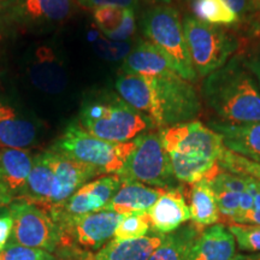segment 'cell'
I'll return each mask as SVG.
<instances>
[{
  "label": "cell",
  "mask_w": 260,
  "mask_h": 260,
  "mask_svg": "<svg viewBox=\"0 0 260 260\" xmlns=\"http://www.w3.org/2000/svg\"><path fill=\"white\" fill-rule=\"evenodd\" d=\"M210 126L222 136L229 151L260 164V122L252 124L211 122Z\"/></svg>",
  "instance_id": "obj_18"
},
{
  "label": "cell",
  "mask_w": 260,
  "mask_h": 260,
  "mask_svg": "<svg viewBox=\"0 0 260 260\" xmlns=\"http://www.w3.org/2000/svg\"><path fill=\"white\" fill-rule=\"evenodd\" d=\"M32 165L27 149L0 148V206L21 200Z\"/></svg>",
  "instance_id": "obj_13"
},
{
  "label": "cell",
  "mask_w": 260,
  "mask_h": 260,
  "mask_svg": "<svg viewBox=\"0 0 260 260\" xmlns=\"http://www.w3.org/2000/svg\"><path fill=\"white\" fill-rule=\"evenodd\" d=\"M160 106L164 128L191 122L200 112V100L189 81L176 71L164 76L149 77Z\"/></svg>",
  "instance_id": "obj_10"
},
{
  "label": "cell",
  "mask_w": 260,
  "mask_h": 260,
  "mask_svg": "<svg viewBox=\"0 0 260 260\" xmlns=\"http://www.w3.org/2000/svg\"><path fill=\"white\" fill-rule=\"evenodd\" d=\"M63 258L57 260H93L92 253H73L64 251Z\"/></svg>",
  "instance_id": "obj_39"
},
{
  "label": "cell",
  "mask_w": 260,
  "mask_h": 260,
  "mask_svg": "<svg viewBox=\"0 0 260 260\" xmlns=\"http://www.w3.org/2000/svg\"><path fill=\"white\" fill-rule=\"evenodd\" d=\"M237 260H260V253H251V254H239Z\"/></svg>",
  "instance_id": "obj_40"
},
{
  "label": "cell",
  "mask_w": 260,
  "mask_h": 260,
  "mask_svg": "<svg viewBox=\"0 0 260 260\" xmlns=\"http://www.w3.org/2000/svg\"><path fill=\"white\" fill-rule=\"evenodd\" d=\"M121 184L117 175H103L81 187L61 206L48 214L57 220L104 211Z\"/></svg>",
  "instance_id": "obj_11"
},
{
  "label": "cell",
  "mask_w": 260,
  "mask_h": 260,
  "mask_svg": "<svg viewBox=\"0 0 260 260\" xmlns=\"http://www.w3.org/2000/svg\"><path fill=\"white\" fill-rule=\"evenodd\" d=\"M52 151H53V182H52L51 197L46 210L47 213L61 206L75 191L79 190L93 178L100 176L99 171L94 168L58 153L54 149Z\"/></svg>",
  "instance_id": "obj_12"
},
{
  "label": "cell",
  "mask_w": 260,
  "mask_h": 260,
  "mask_svg": "<svg viewBox=\"0 0 260 260\" xmlns=\"http://www.w3.org/2000/svg\"><path fill=\"white\" fill-rule=\"evenodd\" d=\"M79 4L83 8L95 10L103 6H116V8L133 9L138 4V0H79Z\"/></svg>",
  "instance_id": "obj_35"
},
{
  "label": "cell",
  "mask_w": 260,
  "mask_h": 260,
  "mask_svg": "<svg viewBox=\"0 0 260 260\" xmlns=\"http://www.w3.org/2000/svg\"><path fill=\"white\" fill-rule=\"evenodd\" d=\"M12 228H14V220L10 211L0 213V251L9 245L12 236Z\"/></svg>",
  "instance_id": "obj_36"
},
{
  "label": "cell",
  "mask_w": 260,
  "mask_h": 260,
  "mask_svg": "<svg viewBox=\"0 0 260 260\" xmlns=\"http://www.w3.org/2000/svg\"><path fill=\"white\" fill-rule=\"evenodd\" d=\"M38 124L0 94V145L6 148L27 149L37 144Z\"/></svg>",
  "instance_id": "obj_15"
},
{
  "label": "cell",
  "mask_w": 260,
  "mask_h": 260,
  "mask_svg": "<svg viewBox=\"0 0 260 260\" xmlns=\"http://www.w3.org/2000/svg\"><path fill=\"white\" fill-rule=\"evenodd\" d=\"M159 2H161V3H165V4H169V3H170L171 0H159Z\"/></svg>",
  "instance_id": "obj_43"
},
{
  "label": "cell",
  "mask_w": 260,
  "mask_h": 260,
  "mask_svg": "<svg viewBox=\"0 0 260 260\" xmlns=\"http://www.w3.org/2000/svg\"><path fill=\"white\" fill-rule=\"evenodd\" d=\"M189 201L190 219L195 226L203 229L218 223L220 218L218 205L209 180H203L193 184Z\"/></svg>",
  "instance_id": "obj_27"
},
{
  "label": "cell",
  "mask_w": 260,
  "mask_h": 260,
  "mask_svg": "<svg viewBox=\"0 0 260 260\" xmlns=\"http://www.w3.org/2000/svg\"><path fill=\"white\" fill-rule=\"evenodd\" d=\"M9 211L14 220L10 242L52 254L59 248V229L46 211L23 201L11 204Z\"/></svg>",
  "instance_id": "obj_9"
},
{
  "label": "cell",
  "mask_w": 260,
  "mask_h": 260,
  "mask_svg": "<svg viewBox=\"0 0 260 260\" xmlns=\"http://www.w3.org/2000/svg\"><path fill=\"white\" fill-rule=\"evenodd\" d=\"M134 141V151L116 174L122 183L138 182L164 190L178 188V181L172 172L170 159L159 133H142Z\"/></svg>",
  "instance_id": "obj_4"
},
{
  "label": "cell",
  "mask_w": 260,
  "mask_h": 260,
  "mask_svg": "<svg viewBox=\"0 0 260 260\" xmlns=\"http://www.w3.org/2000/svg\"><path fill=\"white\" fill-rule=\"evenodd\" d=\"M233 234L240 249L251 253H260V226L230 224L228 228Z\"/></svg>",
  "instance_id": "obj_32"
},
{
  "label": "cell",
  "mask_w": 260,
  "mask_h": 260,
  "mask_svg": "<svg viewBox=\"0 0 260 260\" xmlns=\"http://www.w3.org/2000/svg\"><path fill=\"white\" fill-rule=\"evenodd\" d=\"M210 184L216 195L219 214L235 224L239 218L243 193L247 188L246 177L220 170L210 180Z\"/></svg>",
  "instance_id": "obj_21"
},
{
  "label": "cell",
  "mask_w": 260,
  "mask_h": 260,
  "mask_svg": "<svg viewBox=\"0 0 260 260\" xmlns=\"http://www.w3.org/2000/svg\"><path fill=\"white\" fill-rule=\"evenodd\" d=\"M218 165L224 171L240 175V176L254 178V180L260 182L259 162L249 160V159L242 157V155H239L229 151L228 148L224 151L222 157H220Z\"/></svg>",
  "instance_id": "obj_31"
},
{
  "label": "cell",
  "mask_w": 260,
  "mask_h": 260,
  "mask_svg": "<svg viewBox=\"0 0 260 260\" xmlns=\"http://www.w3.org/2000/svg\"><path fill=\"white\" fill-rule=\"evenodd\" d=\"M252 8L260 10V0H252Z\"/></svg>",
  "instance_id": "obj_41"
},
{
  "label": "cell",
  "mask_w": 260,
  "mask_h": 260,
  "mask_svg": "<svg viewBox=\"0 0 260 260\" xmlns=\"http://www.w3.org/2000/svg\"><path fill=\"white\" fill-rule=\"evenodd\" d=\"M183 29L195 73L203 77L225 65L239 47L236 39L224 29L195 17L187 16Z\"/></svg>",
  "instance_id": "obj_6"
},
{
  "label": "cell",
  "mask_w": 260,
  "mask_h": 260,
  "mask_svg": "<svg viewBox=\"0 0 260 260\" xmlns=\"http://www.w3.org/2000/svg\"><path fill=\"white\" fill-rule=\"evenodd\" d=\"M142 30L147 40L168 57L182 79L189 82L197 80V73L188 51L183 22L177 10L167 5L148 10L142 18Z\"/></svg>",
  "instance_id": "obj_5"
},
{
  "label": "cell",
  "mask_w": 260,
  "mask_h": 260,
  "mask_svg": "<svg viewBox=\"0 0 260 260\" xmlns=\"http://www.w3.org/2000/svg\"><path fill=\"white\" fill-rule=\"evenodd\" d=\"M152 232L168 235L190 219V211L180 188L165 190L148 211Z\"/></svg>",
  "instance_id": "obj_16"
},
{
  "label": "cell",
  "mask_w": 260,
  "mask_h": 260,
  "mask_svg": "<svg viewBox=\"0 0 260 260\" xmlns=\"http://www.w3.org/2000/svg\"><path fill=\"white\" fill-rule=\"evenodd\" d=\"M151 232L148 213H132L122 216L117 224L113 241H128L144 237Z\"/></svg>",
  "instance_id": "obj_30"
},
{
  "label": "cell",
  "mask_w": 260,
  "mask_h": 260,
  "mask_svg": "<svg viewBox=\"0 0 260 260\" xmlns=\"http://www.w3.org/2000/svg\"><path fill=\"white\" fill-rule=\"evenodd\" d=\"M3 37H4V32H3V24L2 22H0V44H2L3 41Z\"/></svg>",
  "instance_id": "obj_42"
},
{
  "label": "cell",
  "mask_w": 260,
  "mask_h": 260,
  "mask_svg": "<svg viewBox=\"0 0 260 260\" xmlns=\"http://www.w3.org/2000/svg\"><path fill=\"white\" fill-rule=\"evenodd\" d=\"M164 237L165 235L151 230L147 235L140 239L128 241L111 240L93 254V260H147Z\"/></svg>",
  "instance_id": "obj_23"
},
{
  "label": "cell",
  "mask_w": 260,
  "mask_h": 260,
  "mask_svg": "<svg viewBox=\"0 0 260 260\" xmlns=\"http://www.w3.org/2000/svg\"><path fill=\"white\" fill-rule=\"evenodd\" d=\"M204 96L229 124L260 122V89L246 61L234 57L204 81Z\"/></svg>",
  "instance_id": "obj_1"
},
{
  "label": "cell",
  "mask_w": 260,
  "mask_h": 260,
  "mask_svg": "<svg viewBox=\"0 0 260 260\" xmlns=\"http://www.w3.org/2000/svg\"><path fill=\"white\" fill-rule=\"evenodd\" d=\"M191 9L195 18L212 25H232L239 21V15L225 0H193Z\"/></svg>",
  "instance_id": "obj_29"
},
{
  "label": "cell",
  "mask_w": 260,
  "mask_h": 260,
  "mask_svg": "<svg viewBox=\"0 0 260 260\" xmlns=\"http://www.w3.org/2000/svg\"><path fill=\"white\" fill-rule=\"evenodd\" d=\"M124 74H135L145 77L164 76L175 71L170 60L152 42L141 41L129 53L123 64Z\"/></svg>",
  "instance_id": "obj_22"
},
{
  "label": "cell",
  "mask_w": 260,
  "mask_h": 260,
  "mask_svg": "<svg viewBox=\"0 0 260 260\" xmlns=\"http://www.w3.org/2000/svg\"><path fill=\"white\" fill-rule=\"evenodd\" d=\"M164 191V189L145 186L138 182L122 183L105 210L122 216L147 213Z\"/></svg>",
  "instance_id": "obj_20"
},
{
  "label": "cell",
  "mask_w": 260,
  "mask_h": 260,
  "mask_svg": "<svg viewBox=\"0 0 260 260\" xmlns=\"http://www.w3.org/2000/svg\"><path fill=\"white\" fill-rule=\"evenodd\" d=\"M53 182V151L46 149L32 157V165L21 200L47 210Z\"/></svg>",
  "instance_id": "obj_19"
},
{
  "label": "cell",
  "mask_w": 260,
  "mask_h": 260,
  "mask_svg": "<svg viewBox=\"0 0 260 260\" xmlns=\"http://www.w3.org/2000/svg\"><path fill=\"white\" fill-rule=\"evenodd\" d=\"M31 82L42 92L60 93L67 86L68 79L56 54L48 47H41L37 52L30 68Z\"/></svg>",
  "instance_id": "obj_25"
},
{
  "label": "cell",
  "mask_w": 260,
  "mask_h": 260,
  "mask_svg": "<svg viewBox=\"0 0 260 260\" xmlns=\"http://www.w3.org/2000/svg\"><path fill=\"white\" fill-rule=\"evenodd\" d=\"M73 0H18L14 16L24 23H52L69 17Z\"/></svg>",
  "instance_id": "obj_24"
},
{
  "label": "cell",
  "mask_w": 260,
  "mask_h": 260,
  "mask_svg": "<svg viewBox=\"0 0 260 260\" xmlns=\"http://www.w3.org/2000/svg\"><path fill=\"white\" fill-rule=\"evenodd\" d=\"M246 65L248 67V69L251 70L253 76L255 77L256 82L260 88V48L256 50L254 53L249 57V59L246 61Z\"/></svg>",
  "instance_id": "obj_37"
},
{
  "label": "cell",
  "mask_w": 260,
  "mask_h": 260,
  "mask_svg": "<svg viewBox=\"0 0 260 260\" xmlns=\"http://www.w3.org/2000/svg\"><path fill=\"white\" fill-rule=\"evenodd\" d=\"M93 18L96 27L111 40H126L135 31V15L133 9L103 6L93 10Z\"/></svg>",
  "instance_id": "obj_26"
},
{
  "label": "cell",
  "mask_w": 260,
  "mask_h": 260,
  "mask_svg": "<svg viewBox=\"0 0 260 260\" xmlns=\"http://www.w3.org/2000/svg\"><path fill=\"white\" fill-rule=\"evenodd\" d=\"M0 260H57V255L41 249L9 242V245L0 251Z\"/></svg>",
  "instance_id": "obj_33"
},
{
  "label": "cell",
  "mask_w": 260,
  "mask_h": 260,
  "mask_svg": "<svg viewBox=\"0 0 260 260\" xmlns=\"http://www.w3.org/2000/svg\"><path fill=\"white\" fill-rule=\"evenodd\" d=\"M158 133L169 155L218 162L226 149L218 133L198 121L167 126Z\"/></svg>",
  "instance_id": "obj_8"
},
{
  "label": "cell",
  "mask_w": 260,
  "mask_h": 260,
  "mask_svg": "<svg viewBox=\"0 0 260 260\" xmlns=\"http://www.w3.org/2000/svg\"><path fill=\"white\" fill-rule=\"evenodd\" d=\"M122 214L99 211L54 220L59 229V247L67 252L90 253L111 241Z\"/></svg>",
  "instance_id": "obj_7"
},
{
  "label": "cell",
  "mask_w": 260,
  "mask_h": 260,
  "mask_svg": "<svg viewBox=\"0 0 260 260\" xmlns=\"http://www.w3.org/2000/svg\"><path fill=\"white\" fill-rule=\"evenodd\" d=\"M246 177V176H245ZM248 186L253 193V207L247 214L243 225H259L260 226V182L254 178L246 177Z\"/></svg>",
  "instance_id": "obj_34"
},
{
  "label": "cell",
  "mask_w": 260,
  "mask_h": 260,
  "mask_svg": "<svg viewBox=\"0 0 260 260\" xmlns=\"http://www.w3.org/2000/svg\"><path fill=\"white\" fill-rule=\"evenodd\" d=\"M200 234V229L194 224L182 225L165 235L162 242L147 260H188Z\"/></svg>",
  "instance_id": "obj_28"
},
{
  "label": "cell",
  "mask_w": 260,
  "mask_h": 260,
  "mask_svg": "<svg viewBox=\"0 0 260 260\" xmlns=\"http://www.w3.org/2000/svg\"><path fill=\"white\" fill-rule=\"evenodd\" d=\"M237 245L233 234L222 224L206 228L195 241L188 260H237Z\"/></svg>",
  "instance_id": "obj_17"
},
{
  "label": "cell",
  "mask_w": 260,
  "mask_h": 260,
  "mask_svg": "<svg viewBox=\"0 0 260 260\" xmlns=\"http://www.w3.org/2000/svg\"><path fill=\"white\" fill-rule=\"evenodd\" d=\"M51 148L94 168L100 175H116L134 151L135 141L132 140L122 144L104 141L84 130L80 122H73Z\"/></svg>",
  "instance_id": "obj_3"
},
{
  "label": "cell",
  "mask_w": 260,
  "mask_h": 260,
  "mask_svg": "<svg viewBox=\"0 0 260 260\" xmlns=\"http://www.w3.org/2000/svg\"><path fill=\"white\" fill-rule=\"evenodd\" d=\"M84 130L104 141L122 144L134 140L152 123L119 96H106L84 103L80 112Z\"/></svg>",
  "instance_id": "obj_2"
},
{
  "label": "cell",
  "mask_w": 260,
  "mask_h": 260,
  "mask_svg": "<svg viewBox=\"0 0 260 260\" xmlns=\"http://www.w3.org/2000/svg\"><path fill=\"white\" fill-rule=\"evenodd\" d=\"M225 2L237 15L245 14L252 6V0H225Z\"/></svg>",
  "instance_id": "obj_38"
},
{
  "label": "cell",
  "mask_w": 260,
  "mask_h": 260,
  "mask_svg": "<svg viewBox=\"0 0 260 260\" xmlns=\"http://www.w3.org/2000/svg\"><path fill=\"white\" fill-rule=\"evenodd\" d=\"M116 89L123 102L144 115L153 128H164L157 93L149 77L123 73L116 80Z\"/></svg>",
  "instance_id": "obj_14"
}]
</instances>
